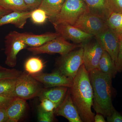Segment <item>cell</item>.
<instances>
[{"label":"cell","mask_w":122,"mask_h":122,"mask_svg":"<svg viewBox=\"0 0 122 122\" xmlns=\"http://www.w3.org/2000/svg\"><path fill=\"white\" fill-rule=\"evenodd\" d=\"M107 26L119 38L122 36V13L112 12L107 20Z\"/></svg>","instance_id":"22"},{"label":"cell","mask_w":122,"mask_h":122,"mask_svg":"<svg viewBox=\"0 0 122 122\" xmlns=\"http://www.w3.org/2000/svg\"><path fill=\"white\" fill-rule=\"evenodd\" d=\"M31 11L12 12L0 18V26L12 24L18 28H24L27 20L30 18Z\"/></svg>","instance_id":"15"},{"label":"cell","mask_w":122,"mask_h":122,"mask_svg":"<svg viewBox=\"0 0 122 122\" xmlns=\"http://www.w3.org/2000/svg\"><path fill=\"white\" fill-rule=\"evenodd\" d=\"M112 12L122 13V0H108Z\"/></svg>","instance_id":"29"},{"label":"cell","mask_w":122,"mask_h":122,"mask_svg":"<svg viewBox=\"0 0 122 122\" xmlns=\"http://www.w3.org/2000/svg\"><path fill=\"white\" fill-rule=\"evenodd\" d=\"M8 69H7V68L2 67V66L0 65V71H1L5 70H8Z\"/></svg>","instance_id":"37"},{"label":"cell","mask_w":122,"mask_h":122,"mask_svg":"<svg viewBox=\"0 0 122 122\" xmlns=\"http://www.w3.org/2000/svg\"><path fill=\"white\" fill-rule=\"evenodd\" d=\"M22 72L15 69H8L0 71V79L5 78H17Z\"/></svg>","instance_id":"27"},{"label":"cell","mask_w":122,"mask_h":122,"mask_svg":"<svg viewBox=\"0 0 122 122\" xmlns=\"http://www.w3.org/2000/svg\"><path fill=\"white\" fill-rule=\"evenodd\" d=\"M94 122H106L102 114L97 113L95 116Z\"/></svg>","instance_id":"35"},{"label":"cell","mask_w":122,"mask_h":122,"mask_svg":"<svg viewBox=\"0 0 122 122\" xmlns=\"http://www.w3.org/2000/svg\"><path fill=\"white\" fill-rule=\"evenodd\" d=\"M73 26L94 36L108 27L106 19L89 12L81 16Z\"/></svg>","instance_id":"7"},{"label":"cell","mask_w":122,"mask_h":122,"mask_svg":"<svg viewBox=\"0 0 122 122\" xmlns=\"http://www.w3.org/2000/svg\"><path fill=\"white\" fill-rule=\"evenodd\" d=\"M53 26L56 32L66 40L72 41L75 44H83L94 37L73 25L66 23H61Z\"/></svg>","instance_id":"11"},{"label":"cell","mask_w":122,"mask_h":122,"mask_svg":"<svg viewBox=\"0 0 122 122\" xmlns=\"http://www.w3.org/2000/svg\"><path fill=\"white\" fill-rule=\"evenodd\" d=\"M17 78L0 79V95L12 98V94L14 90Z\"/></svg>","instance_id":"24"},{"label":"cell","mask_w":122,"mask_h":122,"mask_svg":"<svg viewBox=\"0 0 122 122\" xmlns=\"http://www.w3.org/2000/svg\"><path fill=\"white\" fill-rule=\"evenodd\" d=\"M83 48V65L85 69L90 71L98 69L99 63L104 50L95 39L82 44Z\"/></svg>","instance_id":"8"},{"label":"cell","mask_w":122,"mask_h":122,"mask_svg":"<svg viewBox=\"0 0 122 122\" xmlns=\"http://www.w3.org/2000/svg\"><path fill=\"white\" fill-rule=\"evenodd\" d=\"M8 118L5 108H0V122H8Z\"/></svg>","instance_id":"34"},{"label":"cell","mask_w":122,"mask_h":122,"mask_svg":"<svg viewBox=\"0 0 122 122\" xmlns=\"http://www.w3.org/2000/svg\"><path fill=\"white\" fill-rule=\"evenodd\" d=\"M30 18L34 24L42 25L47 20L48 16L44 10L38 8L31 11Z\"/></svg>","instance_id":"25"},{"label":"cell","mask_w":122,"mask_h":122,"mask_svg":"<svg viewBox=\"0 0 122 122\" xmlns=\"http://www.w3.org/2000/svg\"><path fill=\"white\" fill-rule=\"evenodd\" d=\"M93 92V108L97 113L107 117L114 108L113 101L116 91L112 85L113 78L98 69L89 72Z\"/></svg>","instance_id":"2"},{"label":"cell","mask_w":122,"mask_h":122,"mask_svg":"<svg viewBox=\"0 0 122 122\" xmlns=\"http://www.w3.org/2000/svg\"><path fill=\"white\" fill-rule=\"evenodd\" d=\"M97 69L104 73L111 75L113 78H115L118 72L111 57L105 50L99 61Z\"/></svg>","instance_id":"19"},{"label":"cell","mask_w":122,"mask_h":122,"mask_svg":"<svg viewBox=\"0 0 122 122\" xmlns=\"http://www.w3.org/2000/svg\"><path fill=\"white\" fill-rule=\"evenodd\" d=\"M91 13L103 17L107 20L112 12L108 0H85Z\"/></svg>","instance_id":"18"},{"label":"cell","mask_w":122,"mask_h":122,"mask_svg":"<svg viewBox=\"0 0 122 122\" xmlns=\"http://www.w3.org/2000/svg\"><path fill=\"white\" fill-rule=\"evenodd\" d=\"M88 12L85 0H65L57 15L50 22L53 25L61 23L74 25L81 16Z\"/></svg>","instance_id":"3"},{"label":"cell","mask_w":122,"mask_h":122,"mask_svg":"<svg viewBox=\"0 0 122 122\" xmlns=\"http://www.w3.org/2000/svg\"><path fill=\"white\" fill-rule=\"evenodd\" d=\"M54 114L66 118L70 122H82L68 89L65 98L54 111Z\"/></svg>","instance_id":"13"},{"label":"cell","mask_w":122,"mask_h":122,"mask_svg":"<svg viewBox=\"0 0 122 122\" xmlns=\"http://www.w3.org/2000/svg\"><path fill=\"white\" fill-rule=\"evenodd\" d=\"M94 37L103 50L110 55L116 65L119 49L120 38L109 27Z\"/></svg>","instance_id":"9"},{"label":"cell","mask_w":122,"mask_h":122,"mask_svg":"<svg viewBox=\"0 0 122 122\" xmlns=\"http://www.w3.org/2000/svg\"><path fill=\"white\" fill-rule=\"evenodd\" d=\"M83 46L61 56L57 60V70L67 77L73 79L83 64Z\"/></svg>","instance_id":"4"},{"label":"cell","mask_w":122,"mask_h":122,"mask_svg":"<svg viewBox=\"0 0 122 122\" xmlns=\"http://www.w3.org/2000/svg\"><path fill=\"white\" fill-rule=\"evenodd\" d=\"M82 46V44L70 43L59 35L58 37L46 42L42 45L38 47H30L27 49L34 55L57 53L63 55Z\"/></svg>","instance_id":"6"},{"label":"cell","mask_w":122,"mask_h":122,"mask_svg":"<svg viewBox=\"0 0 122 122\" xmlns=\"http://www.w3.org/2000/svg\"><path fill=\"white\" fill-rule=\"evenodd\" d=\"M13 98L0 95V108L6 109Z\"/></svg>","instance_id":"33"},{"label":"cell","mask_w":122,"mask_h":122,"mask_svg":"<svg viewBox=\"0 0 122 122\" xmlns=\"http://www.w3.org/2000/svg\"><path fill=\"white\" fill-rule=\"evenodd\" d=\"M118 72L121 73L122 71V36L119 38V46L117 59L116 64Z\"/></svg>","instance_id":"31"},{"label":"cell","mask_w":122,"mask_h":122,"mask_svg":"<svg viewBox=\"0 0 122 122\" xmlns=\"http://www.w3.org/2000/svg\"><path fill=\"white\" fill-rule=\"evenodd\" d=\"M5 54L6 56L5 64L9 67L14 68L16 65L18 53L28 46L15 36L12 31L5 37Z\"/></svg>","instance_id":"10"},{"label":"cell","mask_w":122,"mask_h":122,"mask_svg":"<svg viewBox=\"0 0 122 122\" xmlns=\"http://www.w3.org/2000/svg\"><path fill=\"white\" fill-rule=\"evenodd\" d=\"M46 88L65 86L70 88L72 86L73 79L67 77L56 70L50 73L42 72L31 75Z\"/></svg>","instance_id":"12"},{"label":"cell","mask_w":122,"mask_h":122,"mask_svg":"<svg viewBox=\"0 0 122 122\" xmlns=\"http://www.w3.org/2000/svg\"></svg>","instance_id":"38"},{"label":"cell","mask_w":122,"mask_h":122,"mask_svg":"<svg viewBox=\"0 0 122 122\" xmlns=\"http://www.w3.org/2000/svg\"><path fill=\"white\" fill-rule=\"evenodd\" d=\"M40 100L41 101L40 107L45 111H54V110L56 108L55 103L49 99L44 98Z\"/></svg>","instance_id":"28"},{"label":"cell","mask_w":122,"mask_h":122,"mask_svg":"<svg viewBox=\"0 0 122 122\" xmlns=\"http://www.w3.org/2000/svg\"><path fill=\"white\" fill-rule=\"evenodd\" d=\"M71 98L79 115L84 122H94L95 114L92 111L93 92L89 72L84 65L81 66L69 88Z\"/></svg>","instance_id":"1"},{"label":"cell","mask_w":122,"mask_h":122,"mask_svg":"<svg viewBox=\"0 0 122 122\" xmlns=\"http://www.w3.org/2000/svg\"><path fill=\"white\" fill-rule=\"evenodd\" d=\"M12 32L18 39L22 41L27 46L32 47H38L42 45L60 35L56 32H48L40 35H36L30 33H20L16 31Z\"/></svg>","instance_id":"14"},{"label":"cell","mask_w":122,"mask_h":122,"mask_svg":"<svg viewBox=\"0 0 122 122\" xmlns=\"http://www.w3.org/2000/svg\"><path fill=\"white\" fill-rule=\"evenodd\" d=\"M65 0H42L39 8L44 10L50 21L59 13Z\"/></svg>","instance_id":"20"},{"label":"cell","mask_w":122,"mask_h":122,"mask_svg":"<svg viewBox=\"0 0 122 122\" xmlns=\"http://www.w3.org/2000/svg\"><path fill=\"white\" fill-rule=\"evenodd\" d=\"M30 11L39 8L42 0H24Z\"/></svg>","instance_id":"32"},{"label":"cell","mask_w":122,"mask_h":122,"mask_svg":"<svg viewBox=\"0 0 122 122\" xmlns=\"http://www.w3.org/2000/svg\"><path fill=\"white\" fill-rule=\"evenodd\" d=\"M26 100L14 98L6 109L8 118V122H17L21 118L26 109Z\"/></svg>","instance_id":"16"},{"label":"cell","mask_w":122,"mask_h":122,"mask_svg":"<svg viewBox=\"0 0 122 122\" xmlns=\"http://www.w3.org/2000/svg\"><path fill=\"white\" fill-rule=\"evenodd\" d=\"M68 88L65 86H57L42 89L38 97L40 99H49L55 103L57 107L65 98Z\"/></svg>","instance_id":"17"},{"label":"cell","mask_w":122,"mask_h":122,"mask_svg":"<svg viewBox=\"0 0 122 122\" xmlns=\"http://www.w3.org/2000/svg\"><path fill=\"white\" fill-rule=\"evenodd\" d=\"M38 119L40 122H52L54 120V111H45L39 107L38 114Z\"/></svg>","instance_id":"26"},{"label":"cell","mask_w":122,"mask_h":122,"mask_svg":"<svg viewBox=\"0 0 122 122\" xmlns=\"http://www.w3.org/2000/svg\"><path fill=\"white\" fill-rule=\"evenodd\" d=\"M11 12H12V11L0 7V18L5 14L10 13Z\"/></svg>","instance_id":"36"},{"label":"cell","mask_w":122,"mask_h":122,"mask_svg":"<svg viewBox=\"0 0 122 122\" xmlns=\"http://www.w3.org/2000/svg\"><path fill=\"white\" fill-rule=\"evenodd\" d=\"M40 83L31 75L22 72L17 78L12 97L26 100L38 96L42 89Z\"/></svg>","instance_id":"5"},{"label":"cell","mask_w":122,"mask_h":122,"mask_svg":"<svg viewBox=\"0 0 122 122\" xmlns=\"http://www.w3.org/2000/svg\"><path fill=\"white\" fill-rule=\"evenodd\" d=\"M45 67V64L41 59L37 57H32L25 63L24 68L25 72L32 75L41 72Z\"/></svg>","instance_id":"23"},{"label":"cell","mask_w":122,"mask_h":122,"mask_svg":"<svg viewBox=\"0 0 122 122\" xmlns=\"http://www.w3.org/2000/svg\"><path fill=\"white\" fill-rule=\"evenodd\" d=\"M0 7L12 12L30 11L24 0H0Z\"/></svg>","instance_id":"21"},{"label":"cell","mask_w":122,"mask_h":122,"mask_svg":"<svg viewBox=\"0 0 122 122\" xmlns=\"http://www.w3.org/2000/svg\"><path fill=\"white\" fill-rule=\"evenodd\" d=\"M108 122H122V113L118 112L114 108L111 114L106 117Z\"/></svg>","instance_id":"30"}]
</instances>
